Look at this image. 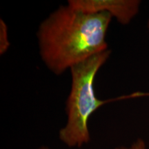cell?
<instances>
[{"label": "cell", "instance_id": "4", "mask_svg": "<svg viewBox=\"0 0 149 149\" xmlns=\"http://www.w3.org/2000/svg\"><path fill=\"white\" fill-rule=\"evenodd\" d=\"M10 46L8 27L3 19L0 20V54H4Z\"/></svg>", "mask_w": 149, "mask_h": 149}, {"label": "cell", "instance_id": "6", "mask_svg": "<svg viewBox=\"0 0 149 149\" xmlns=\"http://www.w3.org/2000/svg\"><path fill=\"white\" fill-rule=\"evenodd\" d=\"M147 26H148V30H149V19H148V24H147ZM146 95L149 96V93H145V96H146Z\"/></svg>", "mask_w": 149, "mask_h": 149}, {"label": "cell", "instance_id": "1", "mask_svg": "<svg viewBox=\"0 0 149 149\" xmlns=\"http://www.w3.org/2000/svg\"><path fill=\"white\" fill-rule=\"evenodd\" d=\"M112 17L88 13L67 4L60 6L43 21L37 32L41 59L60 75L93 56L107 51L106 35Z\"/></svg>", "mask_w": 149, "mask_h": 149}, {"label": "cell", "instance_id": "7", "mask_svg": "<svg viewBox=\"0 0 149 149\" xmlns=\"http://www.w3.org/2000/svg\"><path fill=\"white\" fill-rule=\"evenodd\" d=\"M40 149H47V148H40Z\"/></svg>", "mask_w": 149, "mask_h": 149}, {"label": "cell", "instance_id": "5", "mask_svg": "<svg viewBox=\"0 0 149 149\" xmlns=\"http://www.w3.org/2000/svg\"><path fill=\"white\" fill-rule=\"evenodd\" d=\"M115 149H146V144L143 139H139L129 147H118Z\"/></svg>", "mask_w": 149, "mask_h": 149}, {"label": "cell", "instance_id": "2", "mask_svg": "<svg viewBox=\"0 0 149 149\" xmlns=\"http://www.w3.org/2000/svg\"><path fill=\"white\" fill-rule=\"evenodd\" d=\"M111 50L93 56L70 68L71 89L66 101L67 122L60 130L59 137L70 148L81 147L90 141L88 122L91 115L104 104L126 99V96L109 100L97 97L94 80L99 70L111 55Z\"/></svg>", "mask_w": 149, "mask_h": 149}, {"label": "cell", "instance_id": "3", "mask_svg": "<svg viewBox=\"0 0 149 149\" xmlns=\"http://www.w3.org/2000/svg\"><path fill=\"white\" fill-rule=\"evenodd\" d=\"M138 0H69L68 5L88 13H107L123 25L129 24L138 13Z\"/></svg>", "mask_w": 149, "mask_h": 149}]
</instances>
